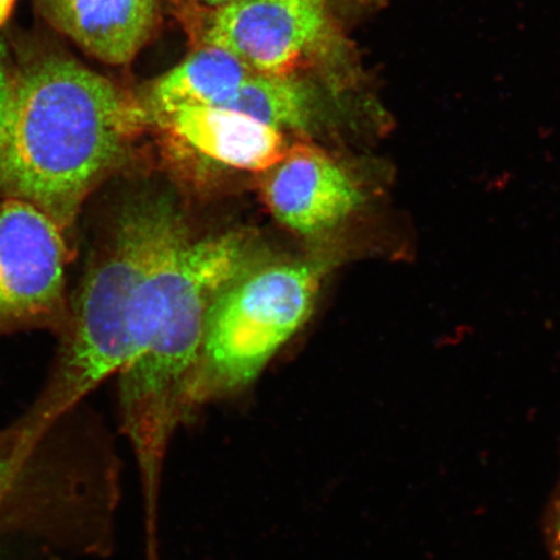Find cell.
<instances>
[{"label": "cell", "instance_id": "obj_1", "mask_svg": "<svg viewBox=\"0 0 560 560\" xmlns=\"http://www.w3.org/2000/svg\"><path fill=\"white\" fill-rule=\"evenodd\" d=\"M268 261L249 231L195 241L186 229L167 244L145 278L135 355L118 376L122 430L142 480L147 537L158 536L167 447L192 411L188 389L210 307L228 285Z\"/></svg>", "mask_w": 560, "mask_h": 560}, {"label": "cell", "instance_id": "obj_2", "mask_svg": "<svg viewBox=\"0 0 560 560\" xmlns=\"http://www.w3.org/2000/svg\"><path fill=\"white\" fill-rule=\"evenodd\" d=\"M120 90L67 59L35 66L13 86L0 187L67 231L138 125Z\"/></svg>", "mask_w": 560, "mask_h": 560}, {"label": "cell", "instance_id": "obj_3", "mask_svg": "<svg viewBox=\"0 0 560 560\" xmlns=\"http://www.w3.org/2000/svg\"><path fill=\"white\" fill-rule=\"evenodd\" d=\"M187 229L167 198H136L120 210L74 300L52 380L24 422L51 429L83 397L129 365L147 276Z\"/></svg>", "mask_w": 560, "mask_h": 560}, {"label": "cell", "instance_id": "obj_4", "mask_svg": "<svg viewBox=\"0 0 560 560\" xmlns=\"http://www.w3.org/2000/svg\"><path fill=\"white\" fill-rule=\"evenodd\" d=\"M55 427L19 419L0 430V535L103 556L114 540L115 460L104 450L65 443Z\"/></svg>", "mask_w": 560, "mask_h": 560}, {"label": "cell", "instance_id": "obj_5", "mask_svg": "<svg viewBox=\"0 0 560 560\" xmlns=\"http://www.w3.org/2000/svg\"><path fill=\"white\" fill-rule=\"evenodd\" d=\"M331 269L324 257L268 261L237 278L210 307L194 371L191 410L248 388L312 314Z\"/></svg>", "mask_w": 560, "mask_h": 560}, {"label": "cell", "instance_id": "obj_6", "mask_svg": "<svg viewBox=\"0 0 560 560\" xmlns=\"http://www.w3.org/2000/svg\"><path fill=\"white\" fill-rule=\"evenodd\" d=\"M66 231L32 202L0 200V332L66 313Z\"/></svg>", "mask_w": 560, "mask_h": 560}, {"label": "cell", "instance_id": "obj_7", "mask_svg": "<svg viewBox=\"0 0 560 560\" xmlns=\"http://www.w3.org/2000/svg\"><path fill=\"white\" fill-rule=\"evenodd\" d=\"M261 196L282 225L318 236L346 223L365 206L366 195L345 167L315 147L299 144L265 172Z\"/></svg>", "mask_w": 560, "mask_h": 560}, {"label": "cell", "instance_id": "obj_8", "mask_svg": "<svg viewBox=\"0 0 560 560\" xmlns=\"http://www.w3.org/2000/svg\"><path fill=\"white\" fill-rule=\"evenodd\" d=\"M324 25V3L234 0L214 16L207 42L247 68L262 74H283L318 39Z\"/></svg>", "mask_w": 560, "mask_h": 560}, {"label": "cell", "instance_id": "obj_9", "mask_svg": "<svg viewBox=\"0 0 560 560\" xmlns=\"http://www.w3.org/2000/svg\"><path fill=\"white\" fill-rule=\"evenodd\" d=\"M173 131L200 155L237 171L262 172L279 163L282 132L225 108H184L167 115Z\"/></svg>", "mask_w": 560, "mask_h": 560}, {"label": "cell", "instance_id": "obj_10", "mask_svg": "<svg viewBox=\"0 0 560 560\" xmlns=\"http://www.w3.org/2000/svg\"><path fill=\"white\" fill-rule=\"evenodd\" d=\"M51 23L109 65H126L155 24L156 0H42Z\"/></svg>", "mask_w": 560, "mask_h": 560}, {"label": "cell", "instance_id": "obj_11", "mask_svg": "<svg viewBox=\"0 0 560 560\" xmlns=\"http://www.w3.org/2000/svg\"><path fill=\"white\" fill-rule=\"evenodd\" d=\"M248 77L240 59L209 46L165 74L153 90V102L165 115L184 108H220Z\"/></svg>", "mask_w": 560, "mask_h": 560}, {"label": "cell", "instance_id": "obj_12", "mask_svg": "<svg viewBox=\"0 0 560 560\" xmlns=\"http://www.w3.org/2000/svg\"><path fill=\"white\" fill-rule=\"evenodd\" d=\"M220 108L241 112L279 131L310 129L314 116L310 89L283 74L249 75Z\"/></svg>", "mask_w": 560, "mask_h": 560}, {"label": "cell", "instance_id": "obj_13", "mask_svg": "<svg viewBox=\"0 0 560 560\" xmlns=\"http://www.w3.org/2000/svg\"><path fill=\"white\" fill-rule=\"evenodd\" d=\"M545 536L551 560H560V475L545 520Z\"/></svg>", "mask_w": 560, "mask_h": 560}, {"label": "cell", "instance_id": "obj_14", "mask_svg": "<svg viewBox=\"0 0 560 560\" xmlns=\"http://www.w3.org/2000/svg\"><path fill=\"white\" fill-rule=\"evenodd\" d=\"M12 91L13 85L9 73H7L4 45L0 40V158H2L3 152L7 122H9Z\"/></svg>", "mask_w": 560, "mask_h": 560}, {"label": "cell", "instance_id": "obj_15", "mask_svg": "<svg viewBox=\"0 0 560 560\" xmlns=\"http://www.w3.org/2000/svg\"><path fill=\"white\" fill-rule=\"evenodd\" d=\"M15 2L16 0H0V26H2L5 20L11 15Z\"/></svg>", "mask_w": 560, "mask_h": 560}, {"label": "cell", "instance_id": "obj_16", "mask_svg": "<svg viewBox=\"0 0 560 560\" xmlns=\"http://www.w3.org/2000/svg\"><path fill=\"white\" fill-rule=\"evenodd\" d=\"M201 2L212 7H221L222 9V7L234 2V0H201Z\"/></svg>", "mask_w": 560, "mask_h": 560}, {"label": "cell", "instance_id": "obj_17", "mask_svg": "<svg viewBox=\"0 0 560 560\" xmlns=\"http://www.w3.org/2000/svg\"><path fill=\"white\" fill-rule=\"evenodd\" d=\"M312 2H315V3H324V0H312Z\"/></svg>", "mask_w": 560, "mask_h": 560}]
</instances>
